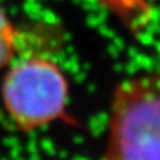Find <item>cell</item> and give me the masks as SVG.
Listing matches in <instances>:
<instances>
[{"instance_id":"2","label":"cell","mask_w":160,"mask_h":160,"mask_svg":"<svg viewBox=\"0 0 160 160\" xmlns=\"http://www.w3.org/2000/svg\"><path fill=\"white\" fill-rule=\"evenodd\" d=\"M2 93L13 122L23 129H35L63 115L68 84L56 63L42 56H28L11 66Z\"/></svg>"},{"instance_id":"1","label":"cell","mask_w":160,"mask_h":160,"mask_svg":"<svg viewBox=\"0 0 160 160\" xmlns=\"http://www.w3.org/2000/svg\"><path fill=\"white\" fill-rule=\"evenodd\" d=\"M99 160H160V72L119 84Z\"/></svg>"},{"instance_id":"3","label":"cell","mask_w":160,"mask_h":160,"mask_svg":"<svg viewBox=\"0 0 160 160\" xmlns=\"http://www.w3.org/2000/svg\"><path fill=\"white\" fill-rule=\"evenodd\" d=\"M18 46V32L7 16L6 11L0 7V68L12 62Z\"/></svg>"}]
</instances>
